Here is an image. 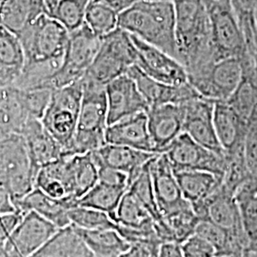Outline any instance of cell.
Instances as JSON below:
<instances>
[{
    "instance_id": "obj_1",
    "label": "cell",
    "mask_w": 257,
    "mask_h": 257,
    "mask_svg": "<svg viewBox=\"0 0 257 257\" xmlns=\"http://www.w3.org/2000/svg\"><path fill=\"white\" fill-rule=\"evenodd\" d=\"M175 12L178 61L187 73L216 61L211 46L210 17L205 0H172Z\"/></svg>"
},
{
    "instance_id": "obj_2",
    "label": "cell",
    "mask_w": 257,
    "mask_h": 257,
    "mask_svg": "<svg viewBox=\"0 0 257 257\" xmlns=\"http://www.w3.org/2000/svg\"><path fill=\"white\" fill-rule=\"evenodd\" d=\"M118 28L178 60L172 0L136 2L118 14Z\"/></svg>"
},
{
    "instance_id": "obj_3",
    "label": "cell",
    "mask_w": 257,
    "mask_h": 257,
    "mask_svg": "<svg viewBox=\"0 0 257 257\" xmlns=\"http://www.w3.org/2000/svg\"><path fill=\"white\" fill-rule=\"evenodd\" d=\"M83 96L77 127L66 156L85 155L105 145L108 107L105 87L82 77Z\"/></svg>"
},
{
    "instance_id": "obj_4",
    "label": "cell",
    "mask_w": 257,
    "mask_h": 257,
    "mask_svg": "<svg viewBox=\"0 0 257 257\" xmlns=\"http://www.w3.org/2000/svg\"><path fill=\"white\" fill-rule=\"evenodd\" d=\"M137 51L131 35L116 28L101 37V44L84 78L106 87L136 65Z\"/></svg>"
},
{
    "instance_id": "obj_5",
    "label": "cell",
    "mask_w": 257,
    "mask_h": 257,
    "mask_svg": "<svg viewBox=\"0 0 257 257\" xmlns=\"http://www.w3.org/2000/svg\"><path fill=\"white\" fill-rule=\"evenodd\" d=\"M82 96L81 79L55 89L41 119L48 132L63 148L65 156L74 139Z\"/></svg>"
},
{
    "instance_id": "obj_6",
    "label": "cell",
    "mask_w": 257,
    "mask_h": 257,
    "mask_svg": "<svg viewBox=\"0 0 257 257\" xmlns=\"http://www.w3.org/2000/svg\"><path fill=\"white\" fill-rule=\"evenodd\" d=\"M37 173L20 135L0 140V187L18 200L36 188Z\"/></svg>"
},
{
    "instance_id": "obj_7",
    "label": "cell",
    "mask_w": 257,
    "mask_h": 257,
    "mask_svg": "<svg viewBox=\"0 0 257 257\" xmlns=\"http://www.w3.org/2000/svg\"><path fill=\"white\" fill-rule=\"evenodd\" d=\"M18 37L26 62H40L63 57L70 33L60 22L45 14Z\"/></svg>"
},
{
    "instance_id": "obj_8",
    "label": "cell",
    "mask_w": 257,
    "mask_h": 257,
    "mask_svg": "<svg viewBox=\"0 0 257 257\" xmlns=\"http://www.w3.org/2000/svg\"><path fill=\"white\" fill-rule=\"evenodd\" d=\"M205 3L210 17L211 46L215 60L230 57L241 59L249 54L230 1L205 0Z\"/></svg>"
},
{
    "instance_id": "obj_9",
    "label": "cell",
    "mask_w": 257,
    "mask_h": 257,
    "mask_svg": "<svg viewBox=\"0 0 257 257\" xmlns=\"http://www.w3.org/2000/svg\"><path fill=\"white\" fill-rule=\"evenodd\" d=\"M241 59L236 57L212 61L188 73V79L205 98L227 101L242 78Z\"/></svg>"
},
{
    "instance_id": "obj_10",
    "label": "cell",
    "mask_w": 257,
    "mask_h": 257,
    "mask_svg": "<svg viewBox=\"0 0 257 257\" xmlns=\"http://www.w3.org/2000/svg\"><path fill=\"white\" fill-rule=\"evenodd\" d=\"M101 38L86 25L70 33L63 63L52 81L53 90L80 80L91 67L100 48Z\"/></svg>"
},
{
    "instance_id": "obj_11",
    "label": "cell",
    "mask_w": 257,
    "mask_h": 257,
    "mask_svg": "<svg viewBox=\"0 0 257 257\" xmlns=\"http://www.w3.org/2000/svg\"><path fill=\"white\" fill-rule=\"evenodd\" d=\"M164 154L174 171H203L223 180L227 168L226 156L203 147L185 133L175 139Z\"/></svg>"
},
{
    "instance_id": "obj_12",
    "label": "cell",
    "mask_w": 257,
    "mask_h": 257,
    "mask_svg": "<svg viewBox=\"0 0 257 257\" xmlns=\"http://www.w3.org/2000/svg\"><path fill=\"white\" fill-rule=\"evenodd\" d=\"M192 206L200 220L210 221L232 235L248 241L234 194L227 190L222 182L205 199Z\"/></svg>"
},
{
    "instance_id": "obj_13",
    "label": "cell",
    "mask_w": 257,
    "mask_h": 257,
    "mask_svg": "<svg viewBox=\"0 0 257 257\" xmlns=\"http://www.w3.org/2000/svg\"><path fill=\"white\" fill-rule=\"evenodd\" d=\"M137 51L136 65L151 78L170 85L189 82L186 68L177 59L157 47L131 35Z\"/></svg>"
},
{
    "instance_id": "obj_14",
    "label": "cell",
    "mask_w": 257,
    "mask_h": 257,
    "mask_svg": "<svg viewBox=\"0 0 257 257\" xmlns=\"http://www.w3.org/2000/svg\"><path fill=\"white\" fill-rule=\"evenodd\" d=\"M58 228L35 211L23 214L5 243L10 257H30L51 238Z\"/></svg>"
},
{
    "instance_id": "obj_15",
    "label": "cell",
    "mask_w": 257,
    "mask_h": 257,
    "mask_svg": "<svg viewBox=\"0 0 257 257\" xmlns=\"http://www.w3.org/2000/svg\"><path fill=\"white\" fill-rule=\"evenodd\" d=\"M214 100L203 96L183 104L185 109L183 132L203 147L211 150L217 155L226 156L214 128Z\"/></svg>"
},
{
    "instance_id": "obj_16",
    "label": "cell",
    "mask_w": 257,
    "mask_h": 257,
    "mask_svg": "<svg viewBox=\"0 0 257 257\" xmlns=\"http://www.w3.org/2000/svg\"><path fill=\"white\" fill-rule=\"evenodd\" d=\"M147 116L154 153L164 154L175 139L184 133L183 104H163L150 107Z\"/></svg>"
},
{
    "instance_id": "obj_17",
    "label": "cell",
    "mask_w": 257,
    "mask_h": 257,
    "mask_svg": "<svg viewBox=\"0 0 257 257\" xmlns=\"http://www.w3.org/2000/svg\"><path fill=\"white\" fill-rule=\"evenodd\" d=\"M108 126L119 120L147 111L149 105L136 81L127 74L110 81L105 87Z\"/></svg>"
},
{
    "instance_id": "obj_18",
    "label": "cell",
    "mask_w": 257,
    "mask_h": 257,
    "mask_svg": "<svg viewBox=\"0 0 257 257\" xmlns=\"http://www.w3.org/2000/svg\"><path fill=\"white\" fill-rule=\"evenodd\" d=\"M126 74L137 83L149 108L163 104L182 105L201 96L190 82L182 85L159 82L144 74L137 65L132 66Z\"/></svg>"
},
{
    "instance_id": "obj_19",
    "label": "cell",
    "mask_w": 257,
    "mask_h": 257,
    "mask_svg": "<svg viewBox=\"0 0 257 257\" xmlns=\"http://www.w3.org/2000/svg\"><path fill=\"white\" fill-rule=\"evenodd\" d=\"M157 207L162 217L188 202L183 197L175 171L165 154L156 155L150 165Z\"/></svg>"
},
{
    "instance_id": "obj_20",
    "label": "cell",
    "mask_w": 257,
    "mask_h": 257,
    "mask_svg": "<svg viewBox=\"0 0 257 257\" xmlns=\"http://www.w3.org/2000/svg\"><path fill=\"white\" fill-rule=\"evenodd\" d=\"M20 136L25 141L32 165L37 174L42 167L65 156L63 148L48 132L41 120L30 118Z\"/></svg>"
},
{
    "instance_id": "obj_21",
    "label": "cell",
    "mask_w": 257,
    "mask_h": 257,
    "mask_svg": "<svg viewBox=\"0 0 257 257\" xmlns=\"http://www.w3.org/2000/svg\"><path fill=\"white\" fill-rule=\"evenodd\" d=\"M91 155L97 167H109L127 174L130 184L138 176L148 162L158 154L106 143L101 148L92 152Z\"/></svg>"
},
{
    "instance_id": "obj_22",
    "label": "cell",
    "mask_w": 257,
    "mask_h": 257,
    "mask_svg": "<svg viewBox=\"0 0 257 257\" xmlns=\"http://www.w3.org/2000/svg\"><path fill=\"white\" fill-rule=\"evenodd\" d=\"M17 211L22 214L28 211H35L40 216L55 224L58 229L71 225L68 212L76 206V200L73 198L57 199L48 195L39 189L35 188L22 198L15 201Z\"/></svg>"
},
{
    "instance_id": "obj_23",
    "label": "cell",
    "mask_w": 257,
    "mask_h": 257,
    "mask_svg": "<svg viewBox=\"0 0 257 257\" xmlns=\"http://www.w3.org/2000/svg\"><path fill=\"white\" fill-rule=\"evenodd\" d=\"M213 123L221 146L226 156L244 151L248 125L227 101H215Z\"/></svg>"
},
{
    "instance_id": "obj_24",
    "label": "cell",
    "mask_w": 257,
    "mask_h": 257,
    "mask_svg": "<svg viewBox=\"0 0 257 257\" xmlns=\"http://www.w3.org/2000/svg\"><path fill=\"white\" fill-rule=\"evenodd\" d=\"M106 142L154 153L148 128L147 111L139 112L109 125L106 130Z\"/></svg>"
},
{
    "instance_id": "obj_25",
    "label": "cell",
    "mask_w": 257,
    "mask_h": 257,
    "mask_svg": "<svg viewBox=\"0 0 257 257\" xmlns=\"http://www.w3.org/2000/svg\"><path fill=\"white\" fill-rule=\"evenodd\" d=\"M45 14L50 15L45 0H1L0 26L19 37Z\"/></svg>"
},
{
    "instance_id": "obj_26",
    "label": "cell",
    "mask_w": 257,
    "mask_h": 257,
    "mask_svg": "<svg viewBox=\"0 0 257 257\" xmlns=\"http://www.w3.org/2000/svg\"><path fill=\"white\" fill-rule=\"evenodd\" d=\"M26 63L19 37L0 26V89L13 87Z\"/></svg>"
},
{
    "instance_id": "obj_27",
    "label": "cell",
    "mask_w": 257,
    "mask_h": 257,
    "mask_svg": "<svg viewBox=\"0 0 257 257\" xmlns=\"http://www.w3.org/2000/svg\"><path fill=\"white\" fill-rule=\"evenodd\" d=\"M30 118L22 92L16 87L0 89V140L21 135Z\"/></svg>"
},
{
    "instance_id": "obj_28",
    "label": "cell",
    "mask_w": 257,
    "mask_h": 257,
    "mask_svg": "<svg viewBox=\"0 0 257 257\" xmlns=\"http://www.w3.org/2000/svg\"><path fill=\"white\" fill-rule=\"evenodd\" d=\"M30 257H94L73 225L58 229Z\"/></svg>"
},
{
    "instance_id": "obj_29",
    "label": "cell",
    "mask_w": 257,
    "mask_h": 257,
    "mask_svg": "<svg viewBox=\"0 0 257 257\" xmlns=\"http://www.w3.org/2000/svg\"><path fill=\"white\" fill-rule=\"evenodd\" d=\"M66 164L70 197L77 200L98 182V167L91 153L66 156Z\"/></svg>"
},
{
    "instance_id": "obj_30",
    "label": "cell",
    "mask_w": 257,
    "mask_h": 257,
    "mask_svg": "<svg viewBox=\"0 0 257 257\" xmlns=\"http://www.w3.org/2000/svg\"><path fill=\"white\" fill-rule=\"evenodd\" d=\"M240 219L248 244L257 246V177L250 176L234 193Z\"/></svg>"
},
{
    "instance_id": "obj_31",
    "label": "cell",
    "mask_w": 257,
    "mask_h": 257,
    "mask_svg": "<svg viewBox=\"0 0 257 257\" xmlns=\"http://www.w3.org/2000/svg\"><path fill=\"white\" fill-rule=\"evenodd\" d=\"M74 229L92 250L94 257H119L131 247L116 229L84 230L76 227Z\"/></svg>"
},
{
    "instance_id": "obj_32",
    "label": "cell",
    "mask_w": 257,
    "mask_h": 257,
    "mask_svg": "<svg viewBox=\"0 0 257 257\" xmlns=\"http://www.w3.org/2000/svg\"><path fill=\"white\" fill-rule=\"evenodd\" d=\"M183 197L192 205L205 199L222 182L220 178L203 171H175Z\"/></svg>"
},
{
    "instance_id": "obj_33",
    "label": "cell",
    "mask_w": 257,
    "mask_h": 257,
    "mask_svg": "<svg viewBox=\"0 0 257 257\" xmlns=\"http://www.w3.org/2000/svg\"><path fill=\"white\" fill-rule=\"evenodd\" d=\"M195 234L207 240L215 249L216 256L238 257L248 244L247 240L238 238L210 221L200 220Z\"/></svg>"
},
{
    "instance_id": "obj_34",
    "label": "cell",
    "mask_w": 257,
    "mask_h": 257,
    "mask_svg": "<svg viewBox=\"0 0 257 257\" xmlns=\"http://www.w3.org/2000/svg\"><path fill=\"white\" fill-rule=\"evenodd\" d=\"M67 179L66 156H64L42 167L37 172L36 188L54 198H68L70 194Z\"/></svg>"
},
{
    "instance_id": "obj_35",
    "label": "cell",
    "mask_w": 257,
    "mask_h": 257,
    "mask_svg": "<svg viewBox=\"0 0 257 257\" xmlns=\"http://www.w3.org/2000/svg\"><path fill=\"white\" fill-rule=\"evenodd\" d=\"M114 221L118 225L137 230H154L156 224L144 205L128 190L121 198Z\"/></svg>"
},
{
    "instance_id": "obj_36",
    "label": "cell",
    "mask_w": 257,
    "mask_h": 257,
    "mask_svg": "<svg viewBox=\"0 0 257 257\" xmlns=\"http://www.w3.org/2000/svg\"><path fill=\"white\" fill-rule=\"evenodd\" d=\"M126 191L125 188L97 182L89 192L76 200V205L104 211L114 220L115 212Z\"/></svg>"
},
{
    "instance_id": "obj_37",
    "label": "cell",
    "mask_w": 257,
    "mask_h": 257,
    "mask_svg": "<svg viewBox=\"0 0 257 257\" xmlns=\"http://www.w3.org/2000/svg\"><path fill=\"white\" fill-rule=\"evenodd\" d=\"M118 14L104 2L91 0L86 11L85 23L95 36L101 38L118 28Z\"/></svg>"
},
{
    "instance_id": "obj_38",
    "label": "cell",
    "mask_w": 257,
    "mask_h": 257,
    "mask_svg": "<svg viewBox=\"0 0 257 257\" xmlns=\"http://www.w3.org/2000/svg\"><path fill=\"white\" fill-rule=\"evenodd\" d=\"M163 220L171 230L175 243L181 244L195 233L200 219L196 215L191 203L163 216Z\"/></svg>"
},
{
    "instance_id": "obj_39",
    "label": "cell",
    "mask_w": 257,
    "mask_h": 257,
    "mask_svg": "<svg viewBox=\"0 0 257 257\" xmlns=\"http://www.w3.org/2000/svg\"><path fill=\"white\" fill-rule=\"evenodd\" d=\"M151 161L148 162L142 169V171L138 174V176L128 184V191L133 193L138 200L144 205V207L151 213L156 223H159L163 220V217L157 207L155 196L153 180L150 170Z\"/></svg>"
},
{
    "instance_id": "obj_40",
    "label": "cell",
    "mask_w": 257,
    "mask_h": 257,
    "mask_svg": "<svg viewBox=\"0 0 257 257\" xmlns=\"http://www.w3.org/2000/svg\"><path fill=\"white\" fill-rule=\"evenodd\" d=\"M71 225L84 230L116 229L117 223L104 211L82 206H74L68 212Z\"/></svg>"
},
{
    "instance_id": "obj_41",
    "label": "cell",
    "mask_w": 257,
    "mask_h": 257,
    "mask_svg": "<svg viewBox=\"0 0 257 257\" xmlns=\"http://www.w3.org/2000/svg\"><path fill=\"white\" fill-rule=\"evenodd\" d=\"M91 0H59L51 17L64 26L69 33L74 32L85 24V16Z\"/></svg>"
},
{
    "instance_id": "obj_42",
    "label": "cell",
    "mask_w": 257,
    "mask_h": 257,
    "mask_svg": "<svg viewBox=\"0 0 257 257\" xmlns=\"http://www.w3.org/2000/svg\"><path fill=\"white\" fill-rule=\"evenodd\" d=\"M230 3L245 37L248 53L253 57L254 12L257 0H230Z\"/></svg>"
},
{
    "instance_id": "obj_43",
    "label": "cell",
    "mask_w": 257,
    "mask_h": 257,
    "mask_svg": "<svg viewBox=\"0 0 257 257\" xmlns=\"http://www.w3.org/2000/svg\"><path fill=\"white\" fill-rule=\"evenodd\" d=\"M22 92L23 100L25 103L28 113L31 118L42 119L49 102L51 100V89H35V90H20Z\"/></svg>"
},
{
    "instance_id": "obj_44",
    "label": "cell",
    "mask_w": 257,
    "mask_h": 257,
    "mask_svg": "<svg viewBox=\"0 0 257 257\" xmlns=\"http://www.w3.org/2000/svg\"><path fill=\"white\" fill-rule=\"evenodd\" d=\"M183 257H215V249L211 244L197 234H193L180 244Z\"/></svg>"
},
{
    "instance_id": "obj_45",
    "label": "cell",
    "mask_w": 257,
    "mask_h": 257,
    "mask_svg": "<svg viewBox=\"0 0 257 257\" xmlns=\"http://www.w3.org/2000/svg\"><path fill=\"white\" fill-rule=\"evenodd\" d=\"M244 155L250 175L257 177V120L248 125L244 144Z\"/></svg>"
},
{
    "instance_id": "obj_46",
    "label": "cell",
    "mask_w": 257,
    "mask_h": 257,
    "mask_svg": "<svg viewBox=\"0 0 257 257\" xmlns=\"http://www.w3.org/2000/svg\"><path fill=\"white\" fill-rule=\"evenodd\" d=\"M98 182L128 190V176L123 172L109 167H98Z\"/></svg>"
},
{
    "instance_id": "obj_47",
    "label": "cell",
    "mask_w": 257,
    "mask_h": 257,
    "mask_svg": "<svg viewBox=\"0 0 257 257\" xmlns=\"http://www.w3.org/2000/svg\"><path fill=\"white\" fill-rule=\"evenodd\" d=\"M23 214L19 211L0 213V243L5 244Z\"/></svg>"
},
{
    "instance_id": "obj_48",
    "label": "cell",
    "mask_w": 257,
    "mask_h": 257,
    "mask_svg": "<svg viewBox=\"0 0 257 257\" xmlns=\"http://www.w3.org/2000/svg\"><path fill=\"white\" fill-rule=\"evenodd\" d=\"M161 245L134 244L119 257H158Z\"/></svg>"
},
{
    "instance_id": "obj_49",
    "label": "cell",
    "mask_w": 257,
    "mask_h": 257,
    "mask_svg": "<svg viewBox=\"0 0 257 257\" xmlns=\"http://www.w3.org/2000/svg\"><path fill=\"white\" fill-rule=\"evenodd\" d=\"M158 257H183L180 244L178 243H164L159 249Z\"/></svg>"
},
{
    "instance_id": "obj_50",
    "label": "cell",
    "mask_w": 257,
    "mask_h": 257,
    "mask_svg": "<svg viewBox=\"0 0 257 257\" xmlns=\"http://www.w3.org/2000/svg\"><path fill=\"white\" fill-rule=\"evenodd\" d=\"M238 257H257V246L248 244L243 248Z\"/></svg>"
},
{
    "instance_id": "obj_51",
    "label": "cell",
    "mask_w": 257,
    "mask_h": 257,
    "mask_svg": "<svg viewBox=\"0 0 257 257\" xmlns=\"http://www.w3.org/2000/svg\"><path fill=\"white\" fill-rule=\"evenodd\" d=\"M96 1H101L108 5H110V7H112L113 9L116 10L118 13H120L122 10L124 9L123 7V3L122 0H96Z\"/></svg>"
},
{
    "instance_id": "obj_52",
    "label": "cell",
    "mask_w": 257,
    "mask_h": 257,
    "mask_svg": "<svg viewBox=\"0 0 257 257\" xmlns=\"http://www.w3.org/2000/svg\"><path fill=\"white\" fill-rule=\"evenodd\" d=\"M253 57L257 63V4L254 12V41H253Z\"/></svg>"
},
{
    "instance_id": "obj_53",
    "label": "cell",
    "mask_w": 257,
    "mask_h": 257,
    "mask_svg": "<svg viewBox=\"0 0 257 257\" xmlns=\"http://www.w3.org/2000/svg\"><path fill=\"white\" fill-rule=\"evenodd\" d=\"M58 1L59 0H45L47 7H48V10L50 12V16H51V13L53 12V10L55 9V7L56 6V4L58 3Z\"/></svg>"
},
{
    "instance_id": "obj_54",
    "label": "cell",
    "mask_w": 257,
    "mask_h": 257,
    "mask_svg": "<svg viewBox=\"0 0 257 257\" xmlns=\"http://www.w3.org/2000/svg\"><path fill=\"white\" fill-rule=\"evenodd\" d=\"M139 1H152V0H122V3H123V7L125 9L130 5H132V4L136 3V2H139Z\"/></svg>"
},
{
    "instance_id": "obj_55",
    "label": "cell",
    "mask_w": 257,
    "mask_h": 257,
    "mask_svg": "<svg viewBox=\"0 0 257 257\" xmlns=\"http://www.w3.org/2000/svg\"><path fill=\"white\" fill-rule=\"evenodd\" d=\"M0 257H10L9 253L5 247V244H2V243H0Z\"/></svg>"
},
{
    "instance_id": "obj_56",
    "label": "cell",
    "mask_w": 257,
    "mask_h": 257,
    "mask_svg": "<svg viewBox=\"0 0 257 257\" xmlns=\"http://www.w3.org/2000/svg\"><path fill=\"white\" fill-rule=\"evenodd\" d=\"M218 1H230V0H218Z\"/></svg>"
},
{
    "instance_id": "obj_57",
    "label": "cell",
    "mask_w": 257,
    "mask_h": 257,
    "mask_svg": "<svg viewBox=\"0 0 257 257\" xmlns=\"http://www.w3.org/2000/svg\"><path fill=\"white\" fill-rule=\"evenodd\" d=\"M215 257H226V256H215Z\"/></svg>"
},
{
    "instance_id": "obj_58",
    "label": "cell",
    "mask_w": 257,
    "mask_h": 257,
    "mask_svg": "<svg viewBox=\"0 0 257 257\" xmlns=\"http://www.w3.org/2000/svg\"><path fill=\"white\" fill-rule=\"evenodd\" d=\"M0 3H1V0H0Z\"/></svg>"
},
{
    "instance_id": "obj_59",
    "label": "cell",
    "mask_w": 257,
    "mask_h": 257,
    "mask_svg": "<svg viewBox=\"0 0 257 257\" xmlns=\"http://www.w3.org/2000/svg\"><path fill=\"white\" fill-rule=\"evenodd\" d=\"M256 66H257V63H256Z\"/></svg>"
}]
</instances>
